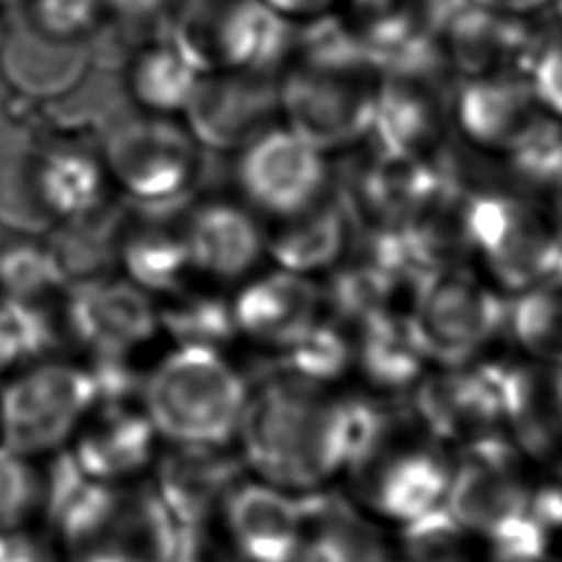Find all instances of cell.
<instances>
[{"mask_svg":"<svg viewBox=\"0 0 562 562\" xmlns=\"http://www.w3.org/2000/svg\"><path fill=\"white\" fill-rule=\"evenodd\" d=\"M356 426L358 397L268 369L250 389L235 446L250 476L305 494L345 474Z\"/></svg>","mask_w":562,"mask_h":562,"instance_id":"6da1fadb","label":"cell"},{"mask_svg":"<svg viewBox=\"0 0 562 562\" xmlns=\"http://www.w3.org/2000/svg\"><path fill=\"white\" fill-rule=\"evenodd\" d=\"M380 72L331 13L296 24L277 77L281 121L336 158L371 136Z\"/></svg>","mask_w":562,"mask_h":562,"instance_id":"7a4b0ae2","label":"cell"},{"mask_svg":"<svg viewBox=\"0 0 562 562\" xmlns=\"http://www.w3.org/2000/svg\"><path fill=\"white\" fill-rule=\"evenodd\" d=\"M46 536L61 562H169L178 525L147 479L83 481Z\"/></svg>","mask_w":562,"mask_h":562,"instance_id":"3957f363","label":"cell"},{"mask_svg":"<svg viewBox=\"0 0 562 562\" xmlns=\"http://www.w3.org/2000/svg\"><path fill=\"white\" fill-rule=\"evenodd\" d=\"M250 384L228 351L173 347L147 369L140 406L169 443H235Z\"/></svg>","mask_w":562,"mask_h":562,"instance_id":"277c9868","label":"cell"},{"mask_svg":"<svg viewBox=\"0 0 562 562\" xmlns=\"http://www.w3.org/2000/svg\"><path fill=\"white\" fill-rule=\"evenodd\" d=\"M99 151L121 202L140 211H182L204 171V149L176 116L119 119L101 134Z\"/></svg>","mask_w":562,"mask_h":562,"instance_id":"5b68a950","label":"cell"},{"mask_svg":"<svg viewBox=\"0 0 562 562\" xmlns=\"http://www.w3.org/2000/svg\"><path fill=\"white\" fill-rule=\"evenodd\" d=\"M162 33L200 72L279 77L296 24L263 0H173Z\"/></svg>","mask_w":562,"mask_h":562,"instance_id":"8992f818","label":"cell"},{"mask_svg":"<svg viewBox=\"0 0 562 562\" xmlns=\"http://www.w3.org/2000/svg\"><path fill=\"white\" fill-rule=\"evenodd\" d=\"M509 296L476 266L422 272L408 314L428 362L457 367L479 360L507 336Z\"/></svg>","mask_w":562,"mask_h":562,"instance_id":"52a82bcc","label":"cell"},{"mask_svg":"<svg viewBox=\"0 0 562 562\" xmlns=\"http://www.w3.org/2000/svg\"><path fill=\"white\" fill-rule=\"evenodd\" d=\"M459 88V77L430 44L384 61L369 138L432 162L457 134Z\"/></svg>","mask_w":562,"mask_h":562,"instance_id":"ba28073f","label":"cell"},{"mask_svg":"<svg viewBox=\"0 0 562 562\" xmlns=\"http://www.w3.org/2000/svg\"><path fill=\"white\" fill-rule=\"evenodd\" d=\"M474 263L514 296L558 272L562 241L551 198L505 191L472 200Z\"/></svg>","mask_w":562,"mask_h":562,"instance_id":"9c48e42d","label":"cell"},{"mask_svg":"<svg viewBox=\"0 0 562 562\" xmlns=\"http://www.w3.org/2000/svg\"><path fill=\"white\" fill-rule=\"evenodd\" d=\"M97 404L83 362L33 360L0 386V446L24 457L64 450Z\"/></svg>","mask_w":562,"mask_h":562,"instance_id":"30bf717a","label":"cell"},{"mask_svg":"<svg viewBox=\"0 0 562 562\" xmlns=\"http://www.w3.org/2000/svg\"><path fill=\"white\" fill-rule=\"evenodd\" d=\"M522 454L494 435L463 446L452 468L443 507L465 527L501 540H547L533 518V483L522 470Z\"/></svg>","mask_w":562,"mask_h":562,"instance_id":"8fae6325","label":"cell"},{"mask_svg":"<svg viewBox=\"0 0 562 562\" xmlns=\"http://www.w3.org/2000/svg\"><path fill=\"white\" fill-rule=\"evenodd\" d=\"M336 180L334 156L283 121L233 154V193L266 222L318 200Z\"/></svg>","mask_w":562,"mask_h":562,"instance_id":"7c38bea8","label":"cell"},{"mask_svg":"<svg viewBox=\"0 0 562 562\" xmlns=\"http://www.w3.org/2000/svg\"><path fill=\"white\" fill-rule=\"evenodd\" d=\"M55 307L59 334L83 358H138L162 338L156 299L119 272L68 283Z\"/></svg>","mask_w":562,"mask_h":562,"instance_id":"4fadbf2b","label":"cell"},{"mask_svg":"<svg viewBox=\"0 0 562 562\" xmlns=\"http://www.w3.org/2000/svg\"><path fill=\"white\" fill-rule=\"evenodd\" d=\"M336 180L356 233L400 237V231L435 180L430 162L391 151L371 138L340 154Z\"/></svg>","mask_w":562,"mask_h":562,"instance_id":"5bb4252c","label":"cell"},{"mask_svg":"<svg viewBox=\"0 0 562 562\" xmlns=\"http://www.w3.org/2000/svg\"><path fill=\"white\" fill-rule=\"evenodd\" d=\"M180 224L198 281L233 290L268 263L266 220L235 193L195 195Z\"/></svg>","mask_w":562,"mask_h":562,"instance_id":"9a60e30c","label":"cell"},{"mask_svg":"<svg viewBox=\"0 0 562 562\" xmlns=\"http://www.w3.org/2000/svg\"><path fill=\"white\" fill-rule=\"evenodd\" d=\"M248 468L235 443L162 441L149 470V485L180 527L213 525Z\"/></svg>","mask_w":562,"mask_h":562,"instance_id":"2e32d148","label":"cell"},{"mask_svg":"<svg viewBox=\"0 0 562 562\" xmlns=\"http://www.w3.org/2000/svg\"><path fill=\"white\" fill-rule=\"evenodd\" d=\"M182 123L204 151L235 154L281 121L277 77L257 72H202Z\"/></svg>","mask_w":562,"mask_h":562,"instance_id":"e0dca14e","label":"cell"},{"mask_svg":"<svg viewBox=\"0 0 562 562\" xmlns=\"http://www.w3.org/2000/svg\"><path fill=\"white\" fill-rule=\"evenodd\" d=\"M544 18H516L465 0L432 46L459 81L525 72Z\"/></svg>","mask_w":562,"mask_h":562,"instance_id":"ac0fdd59","label":"cell"},{"mask_svg":"<svg viewBox=\"0 0 562 562\" xmlns=\"http://www.w3.org/2000/svg\"><path fill=\"white\" fill-rule=\"evenodd\" d=\"M231 305L239 342L277 356L321 318V281L266 263L231 290Z\"/></svg>","mask_w":562,"mask_h":562,"instance_id":"d6986e66","label":"cell"},{"mask_svg":"<svg viewBox=\"0 0 562 562\" xmlns=\"http://www.w3.org/2000/svg\"><path fill=\"white\" fill-rule=\"evenodd\" d=\"M413 408L437 441L468 446L505 430L494 360H472L424 375L415 386Z\"/></svg>","mask_w":562,"mask_h":562,"instance_id":"ffe728a7","label":"cell"},{"mask_svg":"<svg viewBox=\"0 0 562 562\" xmlns=\"http://www.w3.org/2000/svg\"><path fill=\"white\" fill-rule=\"evenodd\" d=\"M162 446L138 402H97L66 446L86 481L127 483L149 474Z\"/></svg>","mask_w":562,"mask_h":562,"instance_id":"44dd1931","label":"cell"},{"mask_svg":"<svg viewBox=\"0 0 562 562\" xmlns=\"http://www.w3.org/2000/svg\"><path fill=\"white\" fill-rule=\"evenodd\" d=\"M213 527L237 562H294L301 538L299 494L246 476Z\"/></svg>","mask_w":562,"mask_h":562,"instance_id":"7402d4cb","label":"cell"},{"mask_svg":"<svg viewBox=\"0 0 562 562\" xmlns=\"http://www.w3.org/2000/svg\"><path fill=\"white\" fill-rule=\"evenodd\" d=\"M503 426L525 459L562 463V386L558 367L536 360H494Z\"/></svg>","mask_w":562,"mask_h":562,"instance_id":"603a6c76","label":"cell"},{"mask_svg":"<svg viewBox=\"0 0 562 562\" xmlns=\"http://www.w3.org/2000/svg\"><path fill=\"white\" fill-rule=\"evenodd\" d=\"M92 66L90 44L46 37L20 15L0 40V79L24 103H53L72 94Z\"/></svg>","mask_w":562,"mask_h":562,"instance_id":"cb8c5ba5","label":"cell"},{"mask_svg":"<svg viewBox=\"0 0 562 562\" xmlns=\"http://www.w3.org/2000/svg\"><path fill=\"white\" fill-rule=\"evenodd\" d=\"M356 237L338 180L312 204L266 222L268 263L321 279L342 261Z\"/></svg>","mask_w":562,"mask_h":562,"instance_id":"d4e9b609","label":"cell"},{"mask_svg":"<svg viewBox=\"0 0 562 562\" xmlns=\"http://www.w3.org/2000/svg\"><path fill=\"white\" fill-rule=\"evenodd\" d=\"M42 202L55 226L90 220L121 202L99 145L83 138H48L33 143Z\"/></svg>","mask_w":562,"mask_h":562,"instance_id":"484cf974","label":"cell"},{"mask_svg":"<svg viewBox=\"0 0 562 562\" xmlns=\"http://www.w3.org/2000/svg\"><path fill=\"white\" fill-rule=\"evenodd\" d=\"M180 213L127 206L116 239V272L151 299H165L198 281Z\"/></svg>","mask_w":562,"mask_h":562,"instance_id":"4316f807","label":"cell"},{"mask_svg":"<svg viewBox=\"0 0 562 562\" xmlns=\"http://www.w3.org/2000/svg\"><path fill=\"white\" fill-rule=\"evenodd\" d=\"M400 241L419 272L474 263L472 200L435 173L406 217Z\"/></svg>","mask_w":562,"mask_h":562,"instance_id":"83f0119b","label":"cell"},{"mask_svg":"<svg viewBox=\"0 0 562 562\" xmlns=\"http://www.w3.org/2000/svg\"><path fill=\"white\" fill-rule=\"evenodd\" d=\"M402 547L411 562H540L549 542L492 538L459 522L441 503L404 525Z\"/></svg>","mask_w":562,"mask_h":562,"instance_id":"f1b7e54d","label":"cell"},{"mask_svg":"<svg viewBox=\"0 0 562 562\" xmlns=\"http://www.w3.org/2000/svg\"><path fill=\"white\" fill-rule=\"evenodd\" d=\"M121 70L136 112L176 119L187 110L202 77L162 31L138 42Z\"/></svg>","mask_w":562,"mask_h":562,"instance_id":"f546056e","label":"cell"},{"mask_svg":"<svg viewBox=\"0 0 562 562\" xmlns=\"http://www.w3.org/2000/svg\"><path fill=\"white\" fill-rule=\"evenodd\" d=\"M301 538L294 562H367L384 542L356 505L327 487L299 494Z\"/></svg>","mask_w":562,"mask_h":562,"instance_id":"4dcf8cb0","label":"cell"},{"mask_svg":"<svg viewBox=\"0 0 562 562\" xmlns=\"http://www.w3.org/2000/svg\"><path fill=\"white\" fill-rule=\"evenodd\" d=\"M331 15L380 64L430 44L428 0H340Z\"/></svg>","mask_w":562,"mask_h":562,"instance_id":"1f68e13d","label":"cell"},{"mask_svg":"<svg viewBox=\"0 0 562 562\" xmlns=\"http://www.w3.org/2000/svg\"><path fill=\"white\" fill-rule=\"evenodd\" d=\"M160 336L173 347H206L231 351L239 342L231 290L193 281L187 288L158 299Z\"/></svg>","mask_w":562,"mask_h":562,"instance_id":"d6a6232c","label":"cell"},{"mask_svg":"<svg viewBox=\"0 0 562 562\" xmlns=\"http://www.w3.org/2000/svg\"><path fill=\"white\" fill-rule=\"evenodd\" d=\"M68 277L46 237L9 235L0 241V296L31 303L57 305Z\"/></svg>","mask_w":562,"mask_h":562,"instance_id":"836d02e7","label":"cell"},{"mask_svg":"<svg viewBox=\"0 0 562 562\" xmlns=\"http://www.w3.org/2000/svg\"><path fill=\"white\" fill-rule=\"evenodd\" d=\"M505 334L529 360L562 364V270L509 296Z\"/></svg>","mask_w":562,"mask_h":562,"instance_id":"e575fe53","label":"cell"},{"mask_svg":"<svg viewBox=\"0 0 562 562\" xmlns=\"http://www.w3.org/2000/svg\"><path fill=\"white\" fill-rule=\"evenodd\" d=\"M0 228L31 237H46L55 228L40 195L33 143L0 147Z\"/></svg>","mask_w":562,"mask_h":562,"instance_id":"d590c367","label":"cell"},{"mask_svg":"<svg viewBox=\"0 0 562 562\" xmlns=\"http://www.w3.org/2000/svg\"><path fill=\"white\" fill-rule=\"evenodd\" d=\"M48 492V457H24L0 446V533L46 529Z\"/></svg>","mask_w":562,"mask_h":562,"instance_id":"8d00e7d4","label":"cell"},{"mask_svg":"<svg viewBox=\"0 0 562 562\" xmlns=\"http://www.w3.org/2000/svg\"><path fill=\"white\" fill-rule=\"evenodd\" d=\"M57 338V321L46 307L0 296V378L50 356Z\"/></svg>","mask_w":562,"mask_h":562,"instance_id":"74e56055","label":"cell"},{"mask_svg":"<svg viewBox=\"0 0 562 562\" xmlns=\"http://www.w3.org/2000/svg\"><path fill=\"white\" fill-rule=\"evenodd\" d=\"M20 18L46 37L77 44H90L105 24L99 0H29Z\"/></svg>","mask_w":562,"mask_h":562,"instance_id":"f35d334b","label":"cell"},{"mask_svg":"<svg viewBox=\"0 0 562 562\" xmlns=\"http://www.w3.org/2000/svg\"><path fill=\"white\" fill-rule=\"evenodd\" d=\"M525 75L542 103L562 119V24L553 22L549 15L542 22Z\"/></svg>","mask_w":562,"mask_h":562,"instance_id":"ab89813d","label":"cell"},{"mask_svg":"<svg viewBox=\"0 0 562 562\" xmlns=\"http://www.w3.org/2000/svg\"><path fill=\"white\" fill-rule=\"evenodd\" d=\"M105 20L149 37L162 31L167 11L173 0H99Z\"/></svg>","mask_w":562,"mask_h":562,"instance_id":"60d3db41","label":"cell"},{"mask_svg":"<svg viewBox=\"0 0 562 562\" xmlns=\"http://www.w3.org/2000/svg\"><path fill=\"white\" fill-rule=\"evenodd\" d=\"M169 562H237L213 525L178 527L176 547Z\"/></svg>","mask_w":562,"mask_h":562,"instance_id":"b9f144b4","label":"cell"},{"mask_svg":"<svg viewBox=\"0 0 562 562\" xmlns=\"http://www.w3.org/2000/svg\"><path fill=\"white\" fill-rule=\"evenodd\" d=\"M531 509L549 540L555 531L562 533V463L547 468V474L533 485Z\"/></svg>","mask_w":562,"mask_h":562,"instance_id":"7bdbcfd3","label":"cell"},{"mask_svg":"<svg viewBox=\"0 0 562 562\" xmlns=\"http://www.w3.org/2000/svg\"><path fill=\"white\" fill-rule=\"evenodd\" d=\"M283 18L292 20L294 24H303L336 11L340 0H263Z\"/></svg>","mask_w":562,"mask_h":562,"instance_id":"ee69618b","label":"cell"},{"mask_svg":"<svg viewBox=\"0 0 562 562\" xmlns=\"http://www.w3.org/2000/svg\"><path fill=\"white\" fill-rule=\"evenodd\" d=\"M472 2L487 7L492 11H501L516 18H529V20L549 15V7H551V0H472Z\"/></svg>","mask_w":562,"mask_h":562,"instance_id":"f6af8a7d","label":"cell"},{"mask_svg":"<svg viewBox=\"0 0 562 562\" xmlns=\"http://www.w3.org/2000/svg\"><path fill=\"white\" fill-rule=\"evenodd\" d=\"M26 2H29V0H0V13H2L4 18H9V20H13L15 15L22 13V9H24Z\"/></svg>","mask_w":562,"mask_h":562,"instance_id":"bcb514c9","label":"cell"},{"mask_svg":"<svg viewBox=\"0 0 562 562\" xmlns=\"http://www.w3.org/2000/svg\"><path fill=\"white\" fill-rule=\"evenodd\" d=\"M367 562H411L406 555L404 558H400V555H395V553H391L384 544L367 560Z\"/></svg>","mask_w":562,"mask_h":562,"instance_id":"7dc6e473","label":"cell"},{"mask_svg":"<svg viewBox=\"0 0 562 562\" xmlns=\"http://www.w3.org/2000/svg\"><path fill=\"white\" fill-rule=\"evenodd\" d=\"M549 18L558 24H562V0H551V7H549Z\"/></svg>","mask_w":562,"mask_h":562,"instance_id":"c3c4849f","label":"cell"},{"mask_svg":"<svg viewBox=\"0 0 562 562\" xmlns=\"http://www.w3.org/2000/svg\"><path fill=\"white\" fill-rule=\"evenodd\" d=\"M37 562H61V560H59V558H57V553H55V549H53V547H50V549H48V551H46V553H44V555H42V558H40V560H37Z\"/></svg>","mask_w":562,"mask_h":562,"instance_id":"681fc988","label":"cell"},{"mask_svg":"<svg viewBox=\"0 0 562 562\" xmlns=\"http://www.w3.org/2000/svg\"><path fill=\"white\" fill-rule=\"evenodd\" d=\"M9 18H4L2 13H0V40H2V35H4V31H7V26H9Z\"/></svg>","mask_w":562,"mask_h":562,"instance_id":"f907efd6","label":"cell"},{"mask_svg":"<svg viewBox=\"0 0 562 562\" xmlns=\"http://www.w3.org/2000/svg\"><path fill=\"white\" fill-rule=\"evenodd\" d=\"M558 375H560V386H562V364L558 367Z\"/></svg>","mask_w":562,"mask_h":562,"instance_id":"816d5d0a","label":"cell"}]
</instances>
